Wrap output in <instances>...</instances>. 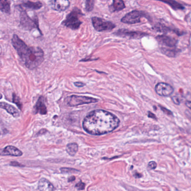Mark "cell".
Instances as JSON below:
<instances>
[{
  "label": "cell",
  "instance_id": "6da1fadb",
  "mask_svg": "<svg viewBox=\"0 0 191 191\" xmlns=\"http://www.w3.org/2000/svg\"><path fill=\"white\" fill-rule=\"evenodd\" d=\"M119 119L109 112L96 109L87 115L83 121V129L92 135L108 134L116 129L120 125Z\"/></svg>",
  "mask_w": 191,
  "mask_h": 191
},
{
  "label": "cell",
  "instance_id": "7a4b0ae2",
  "mask_svg": "<svg viewBox=\"0 0 191 191\" xmlns=\"http://www.w3.org/2000/svg\"><path fill=\"white\" fill-rule=\"evenodd\" d=\"M11 43L20 60L30 70L37 68L45 60V53L39 47L28 46L16 34H14Z\"/></svg>",
  "mask_w": 191,
  "mask_h": 191
},
{
  "label": "cell",
  "instance_id": "3957f363",
  "mask_svg": "<svg viewBox=\"0 0 191 191\" xmlns=\"http://www.w3.org/2000/svg\"><path fill=\"white\" fill-rule=\"evenodd\" d=\"M19 8L20 11V25L22 27V28L26 30H32L33 29H36L42 34L41 30L39 29L38 19L37 18V16L32 19L28 15L25 10L23 9L20 6H19Z\"/></svg>",
  "mask_w": 191,
  "mask_h": 191
},
{
  "label": "cell",
  "instance_id": "277c9868",
  "mask_svg": "<svg viewBox=\"0 0 191 191\" xmlns=\"http://www.w3.org/2000/svg\"><path fill=\"white\" fill-rule=\"evenodd\" d=\"M83 15L80 10L75 7L69 15H67L65 20L62 22V24L72 30H77L82 24V21L80 20L79 17Z\"/></svg>",
  "mask_w": 191,
  "mask_h": 191
},
{
  "label": "cell",
  "instance_id": "5b68a950",
  "mask_svg": "<svg viewBox=\"0 0 191 191\" xmlns=\"http://www.w3.org/2000/svg\"><path fill=\"white\" fill-rule=\"evenodd\" d=\"M99 101L98 99L85 96L72 95L66 97L65 99V103L66 105L73 107L81 105L87 104L94 103Z\"/></svg>",
  "mask_w": 191,
  "mask_h": 191
},
{
  "label": "cell",
  "instance_id": "8992f818",
  "mask_svg": "<svg viewBox=\"0 0 191 191\" xmlns=\"http://www.w3.org/2000/svg\"><path fill=\"white\" fill-rule=\"evenodd\" d=\"M91 20L94 29L99 32L112 30L116 27L115 24L111 21H107L98 17H93Z\"/></svg>",
  "mask_w": 191,
  "mask_h": 191
},
{
  "label": "cell",
  "instance_id": "52a82bcc",
  "mask_svg": "<svg viewBox=\"0 0 191 191\" xmlns=\"http://www.w3.org/2000/svg\"><path fill=\"white\" fill-rule=\"evenodd\" d=\"M143 16V12L138 10H134L123 16L121 19V21L125 24H136L140 23L141 19Z\"/></svg>",
  "mask_w": 191,
  "mask_h": 191
},
{
  "label": "cell",
  "instance_id": "ba28073f",
  "mask_svg": "<svg viewBox=\"0 0 191 191\" xmlns=\"http://www.w3.org/2000/svg\"><path fill=\"white\" fill-rule=\"evenodd\" d=\"M156 93L161 96H168L173 93L174 89L169 84L165 83H159L155 87Z\"/></svg>",
  "mask_w": 191,
  "mask_h": 191
},
{
  "label": "cell",
  "instance_id": "9c48e42d",
  "mask_svg": "<svg viewBox=\"0 0 191 191\" xmlns=\"http://www.w3.org/2000/svg\"><path fill=\"white\" fill-rule=\"evenodd\" d=\"M159 43L162 45H164L167 48H175L178 41L176 39L169 36L161 35L156 37Z\"/></svg>",
  "mask_w": 191,
  "mask_h": 191
},
{
  "label": "cell",
  "instance_id": "30bf717a",
  "mask_svg": "<svg viewBox=\"0 0 191 191\" xmlns=\"http://www.w3.org/2000/svg\"><path fill=\"white\" fill-rule=\"evenodd\" d=\"M117 36L127 37L131 39H140L146 35V33L140 32H133L125 29H121L118 30L116 33H114Z\"/></svg>",
  "mask_w": 191,
  "mask_h": 191
},
{
  "label": "cell",
  "instance_id": "8fae6325",
  "mask_svg": "<svg viewBox=\"0 0 191 191\" xmlns=\"http://www.w3.org/2000/svg\"><path fill=\"white\" fill-rule=\"evenodd\" d=\"M70 5V1L67 0H53L49 1V5L51 7V9L59 12L65 11L69 8Z\"/></svg>",
  "mask_w": 191,
  "mask_h": 191
},
{
  "label": "cell",
  "instance_id": "7c38bea8",
  "mask_svg": "<svg viewBox=\"0 0 191 191\" xmlns=\"http://www.w3.org/2000/svg\"><path fill=\"white\" fill-rule=\"evenodd\" d=\"M23 153L20 150L13 146H7L4 149H0V155L21 156Z\"/></svg>",
  "mask_w": 191,
  "mask_h": 191
},
{
  "label": "cell",
  "instance_id": "4fadbf2b",
  "mask_svg": "<svg viewBox=\"0 0 191 191\" xmlns=\"http://www.w3.org/2000/svg\"><path fill=\"white\" fill-rule=\"evenodd\" d=\"M45 98L40 96L34 107V113H39L41 115H45L47 113V109L45 104Z\"/></svg>",
  "mask_w": 191,
  "mask_h": 191
},
{
  "label": "cell",
  "instance_id": "5bb4252c",
  "mask_svg": "<svg viewBox=\"0 0 191 191\" xmlns=\"http://www.w3.org/2000/svg\"><path fill=\"white\" fill-rule=\"evenodd\" d=\"M38 188L40 191H54V187L48 179L41 178L38 182Z\"/></svg>",
  "mask_w": 191,
  "mask_h": 191
},
{
  "label": "cell",
  "instance_id": "9a60e30c",
  "mask_svg": "<svg viewBox=\"0 0 191 191\" xmlns=\"http://www.w3.org/2000/svg\"><path fill=\"white\" fill-rule=\"evenodd\" d=\"M0 108L6 110L8 113L10 114L14 117L17 118L20 116V113L18 109L12 105L9 104L7 103L0 102Z\"/></svg>",
  "mask_w": 191,
  "mask_h": 191
},
{
  "label": "cell",
  "instance_id": "2e32d148",
  "mask_svg": "<svg viewBox=\"0 0 191 191\" xmlns=\"http://www.w3.org/2000/svg\"><path fill=\"white\" fill-rule=\"evenodd\" d=\"M125 8V4L121 0H114L111 6H109L110 11L112 12L119 11Z\"/></svg>",
  "mask_w": 191,
  "mask_h": 191
},
{
  "label": "cell",
  "instance_id": "e0dca14e",
  "mask_svg": "<svg viewBox=\"0 0 191 191\" xmlns=\"http://www.w3.org/2000/svg\"><path fill=\"white\" fill-rule=\"evenodd\" d=\"M22 5L26 8L31 10H39L43 6V4L40 1L32 2L30 1H26L23 2Z\"/></svg>",
  "mask_w": 191,
  "mask_h": 191
},
{
  "label": "cell",
  "instance_id": "ac0fdd59",
  "mask_svg": "<svg viewBox=\"0 0 191 191\" xmlns=\"http://www.w3.org/2000/svg\"><path fill=\"white\" fill-rule=\"evenodd\" d=\"M10 1H0V11L7 14H10Z\"/></svg>",
  "mask_w": 191,
  "mask_h": 191
},
{
  "label": "cell",
  "instance_id": "d6986e66",
  "mask_svg": "<svg viewBox=\"0 0 191 191\" xmlns=\"http://www.w3.org/2000/svg\"><path fill=\"white\" fill-rule=\"evenodd\" d=\"M78 145L77 143H69L66 146V151L71 156L75 155L78 151Z\"/></svg>",
  "mask_w": 191,
  "mask_h": 191
},
{
  "label": "cell",
  "instance_id": "ffe728a7",
  "mask_svg": "<svg viewBox=\"0 0 191 191\" xmlns=\"http://www.w3.org/2000/svg\"><path fill=\"white\" fill-rule=\"evenodd\" d=\"M161 52L168 57H175L178 53L176 48H161Z\"/></svg>",
  "mask_w": 191,
  "mask_h": 191
},
{
  "label": "cell",
  "instance_id": "44dd1931",
  "mask_svg": "<svg viewBox=\"0 0 191 191\" xmlns=\"http://www.w3.org/2000/svg\"><path fill=\"white\" fill-rule=\"evenodd\" d=\"M164 3H167L169 6L173 9L174 10H184L185 7L182 5L177 2L175 1H163Z\"/></svg>",
  "mask_w": 191,
  "mask_h": 191
},
{
  "label": "cell",
  "instance_id": "7402d4cb",
  "mask_svg": "<svg viewBox=\"0 0 191 191\" xmlns=\"http://www.w3.org/2000/svg\"><path fill=\"white\" fill-rule=\"evenodd\" d=\"M12 102L14 103H15V104L19 108V109L21 110L23 105H22L21 101L20 100V98L15 94V93H14L12 94Z\"/></svg>",
  "mask_w": 191,
  "mask_h": 191
},
{
  "label": "cell",
  "instance_id": "603a6c76",
  "mask_svg": "<svg viewBox=\"0 0 191 191\" xmlns=\"http://www.w3.org/2000/svg\"><path fill=\"white\" fill-rule=\"evenodd\" d=\"M60 170L62 173H75L76 172H79V170L77 169L70 168H61Z\"/></svg>",
  "mask_w": 191,
  "mask_h": 191
},
{
  "label": "cell",
  "instance_id": "cb8c5ba5",
  "mask_svg": "<svg viewBox=\"0 0 191 191\" xmlns=\"http://www.w3.org/2000/svg\"><path fill=\"white\" fill-rule=\"evenodd\" d=\"M94 5V1H86V10L87 11H91Z\"/></svg>",
  "mask_w": 191,
  "mask_h": 191
},
{
  "label": "cell",
  "instance_id": "d4e9b609",
  "mask_svg": "<svg viewBox=\"0 0 191 191\" xmlns=\"http://www.w3.org/2000/svg\"><path fill=\"white\" fill-rule=\"evenodd\" d=\"M85 183H84L80 182L78 183V184H76L75 185V187L78 189V190H83L85 188Z\"/></svg>",
  "mask_w": 191,
  "mask_h": 191
},
{
  "label": "cell",
  "instance_id": "484cf974",
  "mask_svg": "<svg viewBox=\"0 0 191 191\" xmlns=\"http://www.w3.org/2000/svg\"><path fill=\"white\" fill-rule=\"evenodd\" d=\"M10 165L11 166H12V167H25V165L21 164V163L17 162V161H11L10 163Z\"/></svg>",
  "mask_w": 191,
  "mask_h": 191
},
{
  "label": "cell",
  "instance_id": "4316f807",
  "mask_svg": "<svg viewBox=\"0 0 191 191\" xmlns=\"http://www.w3.org/2000/svg\"><path fill=\"white\" fill-rule=\"evenodd\" d=\"M156 166H157V164H156V163L155 161H151V162H150L149 163V167L150 169H155L156 168Z\"/></svg>",
  "mask_w": 191,
  "mask_h": 191
},
{
  "label": "cell",
  "instance_id": "83f0119b",
  "mask_svg": "<svg viewBox=\"0 0 191 191\" xmlns=\"http://www.w3.org/2000/svg\"><path fill=\"white\" fill-rule=\"evenodd\" d=\"M172 100L173 101L174 104H179L180 103V99L178 97H177V96L172 97Z\"/></svg>",
  "mask_w": 191,
  "mask_h": 191
},
{
  "label": "cell",
  "instance_id": "f1b7e54d",
  "mask_svg": "<svg viewBox=\"0 0 191 191\" xmlns=\"http://www.w3.org/2000/svg\"><path fill=\"white\" fill-rule=\"evenodd\" d=\"M160 107H161V106H160ZM161 110L163 111V112H164L165 113L167 114L168 115H173V114L172 113V112H171V111H169V110L167 109V108L163 107H161Z\"/></svg>",
  "mask_w": 191,
  "mask_h": 191
},
{
  "label": "cell",
  "instance_id": "f546056e",
  "mask_svg": "<svg viewBox=\"0 0 191 191\" xmlns=\"http://www.w3.org/2000/svg\"><path fill=\"white\" fill-rule=\"evenodd\" d=\"M48 131H47V129H42L41 130H40L38 133H37V134H36V136H41V135H43V134H45Z\"/></svg>",
  "mask_w": 191,
  "mask_h": 191
},
{
  "label": "cell",
  "instance_id": "4dcf8cb0",
  "mask_svg": "<svg viewBox=\"0 0 191 191\" xmlns=\"http://www.w3.org/2000/svg\"><path fill=\"white\" fill-rule=\"evenodd\" d=\"M74 85L76 87H83L85 86V84H84L83 83L79 82V81L74 83Z\"/></svg>",
  "mask_w": 191,
  "mask_h": 191
},
{
  "label": "cell",
  "instance_id": "1f68e13d",
  "mask_svg": "<svg viewBox=\"0 0 191 191\" xmlns=\"http://www.w3.org/2000/svg\"><path fill=\"white\" fill-rule=\"evenodd\" d=\"M148 116H149V117H150V118H153V119H155L156 118L155 115L152 113H151V112H149V115H148Z\"/></svg>",
  "mask_w": 191,
  "mask_h": 191
},
{
  "label": "cell",
  "instance_id": "d6a6232c",
  "mask_svg": "<svg viewBox=\"0 0 191 191\" xmlns=\"http://www.w3.org/2000/svg\"><path fill=\"white\" fill-rule=\"evenodd\" d=\"M75 180V177L74 176H70L68 179V182H73L74 180Z\"/></svg>",
  "mask_w": 191,
  "mask_h": 191
},
{
  "label": "cell",
  "instance_id": "836d02e7",
  "mask_svg": "<svg viewBox=\"0 0 191 191\" xmlns=\"http://www.w3.org/2000/svg\"><path fill=\"white\" fill-rule=\"evenodd\" d=\"M191 102L190 101H187L186 102V105L189 108H191Z\"/></svg>",
  "mask_w": 191,
  "mask_h": 191
},
{
  "label": "cell",
  "instance_id": "e575fe53",
  "mask_svg": "<svg viewBox=\"0 0 191 191\" xmlns=\"http://www.w3.org/2000/svg\"><path fill=\"white\" fill-rule=\"evenodd\" d=\"M2 98V95L0 93V99H1Z\"/></svg>",
  "mask_w": 191,
  "mask_h": 191
}]
</instances>
